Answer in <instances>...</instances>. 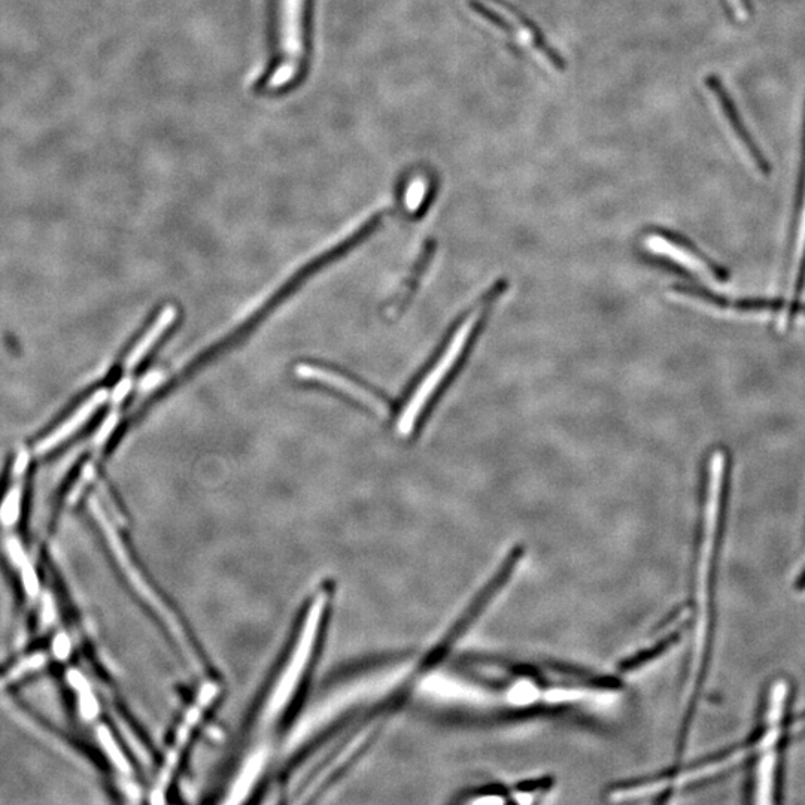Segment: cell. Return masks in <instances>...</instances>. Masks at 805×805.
<instances>
[{
    "label": "cell",
    "mask_w": 805,
    "mask_h": 805,
    "mask_svg": "<svg viewBox=\"0 0 805 805\" xmlns=\"http://www.w3.org/2000/svg\"><path fill=\"white\" fill-rule=\"evenodd\" d=\"M776 750L770 749L762 752L758 762V788H756V803H773L774 773H776Z\"/></svg>",
    "instance_id": "11"
},
{
    "label": "cell",
    "mask_w": 805,
    "mask_h": 805,
    "mask_svg": "<svg viewBox=\"0 0 805 805\" xmlns=\"http://www.w3.org/2000/svg\"><path fill=\"white\" fill-rule=\"evenodd\" d=\"M296 375L297 378L303 379V381L318 382V384L334 388V390L340 391L345 396L357 400L363 406L369 407L373 413L382 416V418L390 412V407L382 402L378 396H375L372 391L366 390L363 385L357 384V382L351 381V379L345 378V376L333 372V370L322 369V367L311 366V364H299L296 367Z\"/></svg>",
    "instance_id": "6"
},
{
    "label": "cell",
    "mask_w": 805,
    "mask_h": 805,
    "mask_svg": "<svg viewBox=\"0 0 805 805\" xmlns=\"http://www.w3.org/2000/svg\"><path fill=\"white\" fill-rule=\"evenodd\" d=\"M109 394L106 390H99L90 397V399L85 400L84 403L69 416L66 421H63L56 430L51 431L48 433L44 439L39 440L35 446V452L38 455L48 454V452L53 451L56 449L60 443L65 442L68 440L72 434L77 433L78 430L91 418V416L96 413V410L99 409L100 406L106 403L108 400Z\"/></svg>",
    "instance_id": "8"
},
{
    "label": "cell",
    "mask_w": 805,
    "mask_h": 805,
    "mask_svg": "<svg viewBox=\"0 0 805 805\" xmlns=\"http://www.w3.org/2000/svg\"><path fill=\"white\" fill-rule=\"evenodd\" d=\"M176 318H178V309H176L175 306H166V308L160 312L159 317H157L153 325L148 328L147 333L141 337V340L133 346L129 357L126 358L124 367H126L127 372H132V370H135L136 367L139 366V363L144 360L145 355L156 346V343L159 342L163 334L169 330L170 325L176 321Z\"/></svg>",
    "instance_id": "9"
},
{
    "label": "cell",
    "mask_w": 805,
    "mask_h": 805,
    "mask_svg": "<svg viewBox=\"0 0 805 805\" xmlns=\"http://www.w3.org/2000/svg\"><path fill=\"white\" fill-rule=\"evenodd\" d=\"M644 248H646V251L652 252L653 255L665 258V260L677 264L682 269L688 270L692 275L700 276L701 279H706V281L721 282L725 279L724 272H721L718 267L707 263L701 255L692 251L689 246L676 241V239L653 233V235H647L644 238Z\"/></svg>",
    "instance_id": "5"
},
{
    "label": "cell",
    "mask_w": 805,
    "mask_h": 805,
    "mask_svg": "<svg viewBox=\"0 0 805 805\" xmlns=\"http://www.w3.org/2000/svg\"><path fill=\"white\" fill-rule=\"evenodd\" d=\"M424 197V185H422L421 182H419V184L412 185V187L409 188V191H407V208H409L410 211H416V209L422 205V202H424Z\"/></svg>",
    "instance_id": "15"
},
{
    "label": "cell",
    "mask_w": 805,
    "mask_h": 805,
    "mask_svg": "<svg viewBox=\"0 0 805 805\" xmlns=\"http://www.w3.org/2000/svg\"><path fill=\"white\" fill-rule=\"evenodd\" d=\"M278 62L266 78L269 90H281L299 78L306 56V0H282Z\"/></svg>",
    "instance_id": "3"
},
{
    "label": "cell",
    "mask_w": 805,
    "mask_h": 805,
    "mask_svg": "<svg viewBox=\"0 0 805 805\" xmlns=\"http://www.w3.org/2000/svg\"><path fill=\"white\" fill-rule=\"evenodd\" d=\"M118 424V413H111V415L106 418L105 424L100 427V430L97 431L96 434V443L97 445H103V443L108 440V437L111 436L112 431L115 430Z\"/></svg>",
    "instance_id": "16"
},
{
    "label": "cell",
    "mask_w": 805,
    "mask_h": 805,
    "mask_svg": "<svg viewBox=\"0 0 805 805\" xmlns=\"http://www.w3.org/2000/svg\"><path fill=\"white\" fill-rule=\"evenodd\" d=\"M132 390V379L124 378L120 384L115 387L114 394H112V402L120 403L127 394Z\"/></svg>",
    "instance_id": "17"
},
{
    "label": "cell",
    "mask_w": 805,
    "mask_h": 805,
    "mask_svg": "<svg viewBox=\"0 0 805 805\" xmlns=\"http://www.w3.org/2000/svg\"><path fill=\"white\" fill-rule=\"evenodd\" d=\"M555 785H557V780L552 776L531 777V779L519 780L515 785L489 782L460 789L448 801L452 804L543 803L552 794Z\"/></svg>",
    "instance_id": "4"
},
{
    "label": "cell",
    "mask_w": 805,
    "mask_h": 805,
    "mask_svg": "<svg viewBox=\"0 0 805 805\" xmlns=\"http://www.w3.org/2000/svg\"><path fill=\"white\" fill-rule=\"evenodd\" d=\"M805 276V193L803 212H801L800 227H798L797 249H795V273H794V293H798L803 287Z\"/></svg>",
    "instance_id": "12"
},
{
    "label": "cell",
    "mask_w": 805,
    "mask_h": 805,
    "mask_svg": "<svg viewBox=\"0 0 805 805\" xmlns=\"http://www.w3.org/2000/svg\"><path fill=\"white\" fill-rule=\"evenodd\" d=\"M761 311L762 312H782L786 318H791V315L798 314V312H803L805 314V306H797V305H785V303H776V302H767V300H761Z\"/></svg>",
    "instance_id": "14"
},
{
    "label": "cell",
    "mask_w": 805,
    "mask_h": 805,
    "mask_svg": "<svg viewBox=\"0 0 805 805\" xmlns=\"http://www.w3.org/2000/svg\"><path fill=\"white\" fill-rule=\"evenodd\" d=\"M469 6L476 12V14L481 15V17L485 18L486 21L489 23L494 24L495 27L498 29L503 30L504 33L507 35L516 36L518 32H516L515 27L506 20V18L501 17L500 14L497 12L492 11L489 9L488 6L483 5V3L479 2V0H469Z\"/></svg>",
    "instance_id": "13"
},
{
    "label": "cell",
    "mask_w": 805,
    "mask_h": 805,
    "mask_svg": "<svg viewBox=\"0 0 805 805\" xmlns=\"http://www.w3.org/2000/svg\"><path fill=\"white\" fill-rule=\"evenodd\" d=\"M706 85L709 87V90L712 91L713 96H715L719 108L724 112L726 123L731 127L734 138L737 139L744 156L750 160V163H752L762 175H768L771 169L770 164H768L764 156L759 153V148L756 147L755 142L750 139L749 133L744 129L743 123H741L740 117H738L737 109H735L734 103H732L728 93H726L724 84H722L715 75H709V77L706 78Z\"/></svg>",
    "instance_id": "7"
},
{
    "label": "cell",
    "mask_w": 805,
    "mask_h": 805,
    "mask_svg": "<svg viewBox=\"0 0 805 805\" xmlns=\"http://www.w3.org/2000/svg\"><path fill=\"white\" fill-rule=\"evenodd\" d=\"M726 472V454L722 449L713 452L709 461V482H707L706 510H704V534L701 555L697 568V606L700 609L697 627H695L694 658H692L691 680H689V697H692L700 677L703 665L704 649H706L707 606H709L710 571H712L713 551H715L716 528H718L719 510H721L722 491Z\"/></svg>",
    "instance_id": "1"
},
{
    "label": "cell",
    "mask_w": 805,
    "mask_h": 805,
    "mask_svg": "<svg viewBox=\"0 0 805 805\" xmlns=\"http://www.w3.org/2000/svg\"><path fill=\"white\" fill-rule=\"evenodd\" d=\"M489 2L495 3V5L500 6L503 8L504 11L510 12L513 17L518 20V23L522 24L524 27L525 32H527L528 38L530 41L533 42L534 48L551 63L552 68L557 69V71L564 72L567 69L565 66V60L563 57L560 56L557 50L551 47L546 41L545 35H543L542 30L521 11V9L516 8L513 3H510L509 0H489Z\"/></svg>",
    "instance_id": "10"
},
{
    "label": "cell",
    "mask_w": 805,
    "mask_h": 805,
    "mask_svg": "<svg viewBox=\"0 0 805 805\" xmlns=\"http://www.w3.org/2000/svg\"><path fill=\"white\" fill-rule=\"evenodd\" d=\"M483 312H485V306L481 303L469 315H466L461 324L455 328L448 345L445 346L436 363L425 373L421 382L416 385L415 391H413L410 399L407 400L402 415L397 421V431H399L400 436L407 437L413 433L422 412L427 409L431 399L436 396L437 391L445 384L448 376L454 372L458 361L461 360L464 351L469 346L476 327L482 320Z\"/></svg>",
    "instance_id": "2"
}]
</instances>
